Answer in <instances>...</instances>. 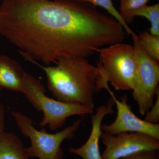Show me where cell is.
<instances>
[{
  "mask_svg": "<svg viewBox=\"0 0 159 159\" xmlns=\"http://www.w3.org/2000/svg\"><path fill=\"white\" fill-rule=\"evenodd\" d=\"M139 41L145 52L151 57L159 61V35H154L148 31L141 32Z\"/></svg>",
  "mask_w": 159,
  "mask_h": 159,
  "instance_id": "13",
  "label": "cell"
},
{
  "mask_svg": "<svg viewBox=\"0 0 159 159\" xmlns=\"http://www.w3.org/2000/svg\"><path fill=\"white\" fill-rule=\"evenodd\" d=\"M50 1H55V0H50Z\"/></svg>",
  "mask_w": 159,
  "mask_h": 159,
  "instance_id": "20",
  "label": "cell"
},
{
  "mask_svg": "<svg viewBox=\"0 0 159 159\" xmlns=\"http://www.w3.org/2000/svg\"><path fill=\"white\" fill-rule=\"evenodd\" d=\"M0 159H29L22 141L13 133H0Z\"/></svg>",
  "mask_w": 159,
  "mask_h": 159,
  "instance_id": "11",
  "label": "cell"
},
{
  "mask_svg": "<svg viewBox=\"0 0 159 159\" xmlns=\"http://www.w3.org/2000/svg\"><path fill=\"white\" fill-rule=\"evenodd\" d=\"M149 0H121L120 13L122 15L146 6Z\"/></svg>",
  "mask_w": 159,
  "mask_h": 159,
  "instance_id": "15",
  "label": "cell"
},
{
  "mask_svg": "<svg viewBox=\"0 0 159 159\" xmlns=\"http://www.w3.org/2000/svg\"><path fill=\"white\" fill-rule=\"evenodd\" d=\"M125 21L132 20L135 16L145 17L150 22L149 29L151 34L159 35V4L152 6H145L134 10L121 15Z\"/></svg>",
  "mask_w": 159,
  "mask_h": 159,
  "instance_id": "12",
  "label": "cell"
},
{
  "mask_svg": "<svg viewBox=\"0 0 159 159\" xmlns=\"http://www.w3.org/2000/svg\"><path fill=\"white\" fill-rule=\"evenodd\" d=\"M120 159H159L157 151H142Z\"/></svg>",
  "mask_w": 159,
  "mask_h": 159,
  "instance_id": "17",
  "label": "cell"
},
{
  "mask_svg": "<svg viewBox=\"0 0 159 159\" xmlns=\"http://www.w3.org/2000/svg\"><path fill=\"white\" fill-rule=\"evenodd\" d=\"M25 72L16 61L0 55V86L2 88L24 93Z\"/></svg>",
  "mask_w": 159,
  "mask_h": 159,
  "instance_id": "10",
  "label": "cell"
},
{
  "mask_svg": "<svg viewBox=\"0 0 159 159\" xmlns=\"http://www.w3.org/2000/svg\"><path fill=\"white\" fill-rule=\"evenodd\" d=\"M2 88L0 86V93H1V91H2Z\"/></svg>",
  "mask_w": 159,
  "mask_h": 159,
  "instance_id": "19",
  "label": "cell"
},
{
  "mask_svg": "<svg viewBox=\"0 0 159 159\" xmlns=\"http://www.w3.org/2000/svg\"><path fill=\"white\" fill-rule=\"evenodd\" d=\"M80 2L88 3L94 6L102 7L107 11V12L119 21L123 26L125 32L128 34L132 35L135 34L127 25V22L122 17L120 12L115 8L111 0H75Z\"/></svg>",
  "mask_w": 159,
  "mask_h": 159,
  "instance_id": "14",
  "label": "cell"
},
{
  "mask_svg": "<svg viewBox=\"0 0 159 159\" xmlns=\"http://www.w3.org/2000/svg\"><path fill=\"white\" fill-rule=\"evenodd\" d=\"M0 35L31 62L87 58L125 39L123 26L88 3L75 0H3Z\"/></svg>",
  "mask_w": 159,
  "mask_h": 159,
  "instance_id": "1",
  "label": "cell"
},
{
  "mask_svg": "<svg viewBox=\"0 0 159 159\" xmlns=\"http://www.w3.org/2000/svg\"><path fill=\"white\" fill-rule=\"evenodd\" d=\"M31 63L45 72L49 90L60 101L94 108V94L102 89L110 90L101 67L92 65L87 58L64 57L50 66Z\"/></svg>",
  "mask_w": 159,
  "mask_h": 159,
  "instance_id": "2",
  "label": "cell"
},
{
  "mask_svg": "<svg viewBox=\"0 0 159 159\" xmlns=\"http://www.w3.org/2000/svg\"><path fill=\"white\" fill-rule=\"evenodd\" d=\"M114 104V99L111 97L106 104L96 109V112L91 115L92 130L87 141L79 148H69L70 153L77 155L83 159H102L99 148V140L102 132L101 123L106 116L113 113Z\"/></svg>",
  "mask_w": 159,
  "mask_h": 159,
  "instance_id": "9",
  "label": "cell"
},
{
  "mask_svg": "<svg viewBox=\"0 0 159 159\" xmlns=\"http://www.w3.org/2000/svg\"><path fill=\"white\" fill-rule=\"evenodd\" d=\"M156 99L149 111L146 113L145 120L152 124H158L159 122V89L157 90Z\"/></svg>",
  "mask_w": 159,
  "mask_h": 159,
  "instance_id": "16",
  "label": "cell"
},
{
  "mask_svg": "<svg viewBox=\"0 0 159 159\" xmlns=\"http://www.w3.org/2000/svg\"><path fill=\"white\" fill-rule=\"evenodd\" d=\"M116 106V118L109 125H101L102 131L112 135L124 132L139 133L148 135L159 140V124H152L139 119L131 111L127 103V97L124 95L117 99L111 90L109 91Z\"/></svg>",
  "mask_w": 159,
  "mask_h": 159,
  "instance_id": "8",
  "label": "cell"
},
{
  "mask_svg": "<svg viewBox=\"0 0 159 159\" xmlns=\"http://www.w3.org/2000/svg\"><path fill=\"white\" fill-rule=\"evenodd\" d=\"M100 139L106 146L101 156L102 159H120L142 151L159 149V140L139 133L112 135L102 132Z\"/></svg>",
  "mask_w": 159,
  "mask_h": 159,
  "instance_id": "7",
  "label": "cell"
},
{
  "mask_svg": "<svg viewBox=\"0 0 159 159\" xmlns=\"http://www.w3.org/2000/svg\"><path fill=\"white\" fill-rule=\"evenodd\" d=\"M24 82V94L26 98L36 110L43 112V119L39 123L42 127L48 125L51 130L56 131L64 125L69 117L84 116L94 113V108L90 107L80 103L63 102L48 97L42 82L25 72Z\"/></svg>",
  "mask_w": 159,
  "mask_h": 159,
  "instance_id": "3",
  "label": "cell"
},
{
  "mask_svg": "<svg viewBox=\"0 0 159 159\" xmlns=\"http://www.w3.org/2000/svg\"><path fill=\"white\" fill-rule=\"evenodd\" d=\"M99 61L107 81L116 90H132L138 62L134 45L119 43L98 49Z\"/></svg>",
  "mask_w": 159,
  "mask_h": 159,
  "instance_id": "4",
  "label": "cell"
},
{
  "mask_svg": "<svg viewBox=\"0 0 159 159\" xmlns=\"http://www.w3.org/2000/svg\"><path fill=\"white\" fill-rule=\"evenodd\" d=\"M18 127L24 136L29 138L31 145L25 148L29 158L39 159H62L61 145L66 139H72L79 128L82 119L74 121L72 125L55 134H49L44 128L36 129L33 125L34 120L20 112H11Z\"/></svg>",
  "mask_w": 159,
  "mask_h": 159,
  "instance_id": "5",
  "label": "cell"
},
{
  "mask_svg": "<svg viewBox=\"0 0 159 159\" xmlns=\"http://www.w3.org/2000/svg\"><path fill=\"white\" fill-rule=\"evenodd\" d=\"M138 62L136 78L132 97L139 107V113L145 116L153 105L159 88V63L145 52L138 35H132Z\"/></svg>",
  "mask_w": 159,
  "mask_h": 159,
  "instance_id": "6",
  "label": "cell"
},
{
  "mask_svg": "<svg viewBox=\"0 0 159 159\" xmlns=\"http://www.w3.org/2000/svg\"><path fill=\"white\" fill-rule=\"evenodd\" d=\"M5 125V109L0 100V133L4 131Z\"/></svg>",
  "mask_w": 159,
  "mask_h": 159,
  "instance_id": "18",
  "label": "cell"
}]
</instances>
